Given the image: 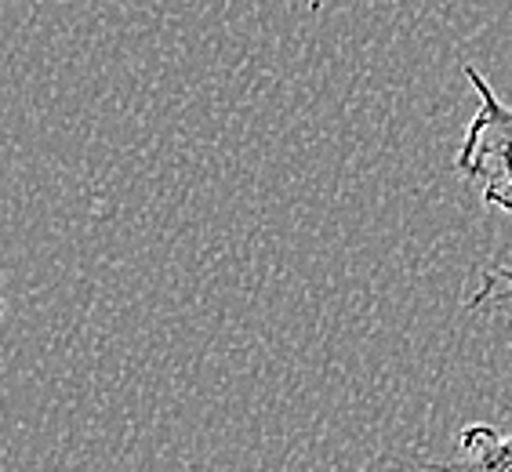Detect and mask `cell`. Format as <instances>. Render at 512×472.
<instances>
[{
  "mask_svg": "<svg viewBox=\"0 0 512 472\" xmlns=\"http://www.w3.org/2000/svg\"><path fill=\"white\" fill-rule=\"evenodd\" d=\"M462 73L476 95V113L465 128L454 168L465 182H473L483 204L512 215V106L476 66H465Z\"/></svg>",
  "mask_w": 512,
  "mask_h": 472,
  "instance_id": "6da1fadb",
  "label": "cell"
},
{
  "mask_svg": "<svg viewBox=\"0 0 512 472\" xmlns=\"http://www.w3.org/2000/svg\"><path fill=\"white\" fill-rule=\"evenodd\" d=\"M425 472H512V425L494 429L487 422L465 425L454 443L451 462H418Z\"/></svg>",
  "mask_w": 512,
  "mask_h": 472,
  "instance_id": "7a4b0ae2",
  "label": "cell"
},
{
  "mask_svg": "<svg viewBox=\"0 0 512 472\" xmlns=\"http://www.w3.org/2000/svg\"><path fill=\"white\" fill-rule=\"evenodd\" d=\"M0 324H4V298H0Z\"/></svg>",
  "mask_w": 512,
  "mask_h": 472,
  "instance_id": "277c9868",
  "label": "cell"
},
{
  "mask_svg": "<svg viewBox=\"0 0 512 472\" xmlns=\"http://www.w3.org/2000/svg\"><path fill=\"white\" fill-rule=\"evenodd\" d=\"M465 313L512 320V258L509 262H494V266L483 269L480 287L465 298Z\"/></svg>",
  "mask_w": 512,
  "mask_h": 472,
  "instance_id": "3957f363",
  "label": "cell"
}]
</instances>
